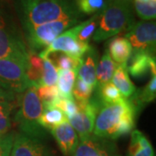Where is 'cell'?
<instances>
[{
	"mask_svg": "<svg viewBox=\"0 0 156 156\" xmlns=\"http://www.w3.org/2000/svg\"><path fill=\"white\" fill-rule=\"evenodd\" d=\"M137 112L131 101L123 98L101 107L95 122L93 134L101 138L115 140L131 133Z\"/></svg>",
	"mask_w": 156,
	"mask_h": 156,
	"instance_id": "6da1fadb",
	"label": "cell"
},
{
	"mask_svg": "<svg viewBox=\"0 0 156 156\" xmlns=\"http://www.w3.org/2000/svg\"><path fill=\"white\" fill-rule=\"evenodd\" d=\"M19 10L23 30L45 23L82 17L75 0H19Z\"/></svg>",
	"mask_w": 156,
	"mask_h": 156,
	"instance_id": "7a4b0ae2",
	"label": "cell"
},
{
	"mask_svg": "<svg viewBox=\"0 0 156 156\" xmlns=\"http://www.w3.org/2000/svg\"><path fill=\"white\" fill-rule=\"evenodd\" d=\"M130 0H108L100 12L98 24L93 35L95 42H101L128 30L134 23Z\"/></svg>",
	"mask_w": 156,
	"mask_h": 156,
	"instance_id": "3957f363",
	"label": "cell"
},
{
	"mask_svg": "<svg viewBox=\"0 0 156 156\" xmlns=\"http://www.w3.org/2000/svg\"><path fill=\"white\" fill-rule=\"evenodd\" d=\"M37 89V87L30 85L20 94L17 101L18 109L14 115V122L20 129V133L43 140L46 136V130L40 125L39 120L44 105Z\"/></svg>",
	"mask_w": 156,
	"mask_h": 156,
	"instance_id": "277c9868",
	"label": "cell"
},
{
	"mask_svg": "<svg viewBox=\"0 0 156 156\" xmlns=\"http://www.w3.org/2000/svg\"><path fill=\"white\" fill-rule=\"evenodd\" d=\"M79 23L81 21L78 18L60 19L24 30L29 50L37 53L39 50H44L58 36Z\"/></svg>",
	"mask_w": 156,
	"mask_h": 156,
	"instance_id": "5b68a950",
	"label": "cell"
},
{
	"mask_svg": "<svg viewBox=\"0 0 156 156\" xmlns=\"http://www.w3.org/2000/svg\"><path fill=\"white\" fill-rule=\"evenodd\" d=\"M94 95L89 101H76L78 111L73 116L67 118L68 122L76 132L79 139L92 134L95 128L96 115L102 106V102L96 89H94Z\"/></svg>",
	"mask_w": 156,
	"mask_h": 156,
	"instance_id": "8992f818",
	"label": "cell"
},
{
	"mask_svg": "<svg viewBox=\"0 0 156 156\" xmlns=\"http://www.w3.org/2000/svg\"><path fill=\"white\" fill-rule=\"evenodd\" d=\"M27 63L11 59H0V87L20 95L31 84L26 76Z\"/></svg>",
	"mask_w": 156,
	"mask_h": 156,
	"instance_id": "52a82bcc",
	"label": "cell"
},
{
	"mask_svg": "<svg viewBox=\"0 0 156 156\" xmlns=\"http://www.w3.org/2000/svg\"><path fill=\"white\" fill-rule=\"evenodd\" d=\"M125 37L132 46L133 52H147L154 56L156 45V24L154 21H141L133 23Z\"/></svg>",
	"mask_w": 156,
	"mask_h": 156,
	"instance_id": "ba28073f",
	"label": "cell"
},
{
	"mask_svg": "<svg viewBox=\"0 0 156 156\" xmlns=\"http://www.w3.org/2000/svg\"><path fill=\"white\" fill-rule=\"evenodd\" d=\"M89 44H84L78 42L75 28L72 27L58 36L48 47L40 51L38 56L42 59H45L52 53L61 52L73 58L81 59L89 50Z\"/></svg>",
	"mask_w": 156,
	"mask_h": 156,
	"instance_id": "9c48e42d",
	"label": "cell"
},
{
	"mask_svg": "<svg viewBox=\"0 0 156 156\" xmlns=\"http://www.w3.org/2000/svg\"><path fill=\"white\" fill-rule=\"evenodd\" d=\"M29 50L20 36L5 28L0 23V59H11L27 63Z\"/></svg>",
	"mask_w": 156,
	"mask_h": 156,
	"instance_id": "30bf717a",
	"label": "cell"
},
{
	"mask_svg": "<svg viewBox=\"0 0 156 156\" xmlns=\"http://www.w3.org/2000/svg\"><path fill=\"white\" fill-rule=\"evenodd\" d=\"M73 156H117L116 147L110 140L90 134L79 139Z\"/></svg>",
	"mask_w": 156,
	"mask_h": 156,
	"instance_id": "8fae6325",
	"label": "cell"
},
{
	"mask_svg": "<svg viewBox=\"0 0 156 156\" xmlns=\"http://www.w3.org/2000/svg\"><path fill=\"white\" fill-rule=\"evenodd\" d=\"M9 156H52L43 140L23 133L16 134Z\"/></svg>",
	"mask_w": 156,
	"mask_h": 156,
	"instance_id": "7c38bea8",
	"label": "cell"
},
{
	"mask_svg": "<svg viewBox=\"0 0 156 156\" xmlns=\"http://www.w3.org/2000/svg\"><path fill=\"white\" fill-rule=\"evenodd\" d=\"M50 133L56 140L62 153L65 156L73 155L78 145L79 137L68 120L52 128Z\"/></svg>",
	"mask_w": 156,
	"mask_h": 156,
	"instance_id": "4fadbf2b",
	"label": "cell"
},
{
	"mask_svg": "<svg viewBox=\"0 0 156 156\" xmlns=\"http://www.w3.org/2000/svg\"><path fill=\"white\" fill-rule=\"evenodd\" d=\"M129 66L127 70L134 77L140 78L145 76L148 72L156 75L155 56L147 52H133L129 59Z\"/></svg>",
	"mask_w": 156,
	"mask_h": 156,
	"instance_id": "5bb4252c",
	"label": "cell"
},
{
	"mask_svg": "<svg viewBox=\"0 0 156 156\" xmlns=\"http://www.w3.org/2000/svg\"><path fill=\"white\" fill-rule=\"evenodd\" d=\"M99 62V54L93 46H89L81 58V63L78 68L76 75L84 83L95 88L96 86V68Z\"/></svg>",
	"mask_w": 156,
	"mask_h": 156,
	"instance_id": "9a60e30c",
	"label": "cell"
},
{
	"mask_svg": "<svg viewBox=\"0 0 156 156\" xmlns=\"http://www.w3.org/2000/svg\"><path fill=\"white\" fill-rule=\"evenodd\" d=\"M108 51L112 60L117 65L127 68L128 61L133 53L130 43L125 37H116L108 44Z\"/></svg>",
	"mask_w": 156,
	"mask_h": 156,
	"instance_id": "2e32d148",
	"label": "cell"
},
{
	"mask_svg": "<svg viewBox=\"0 0 156 156\" xmlns=\"http://www.w3.org/2000/svg\"><path fill=\"white\" fill-rule=\"evenodd\" d=\"M116 63L112 60L111 56L108 50H105L103 56L98 62L96 68V86L95 88L100 89L103 85L110 83L113 75L117 68Z\"/></svg>",
	"mask_w": 156,
	"mask_h": 156,
	"instance_id": "e0dca14e",
	"label": "cell"
},
{
	"mask_svg": "<svg viewBox=\"0 0 156 156\" xmlns=\"http://www.w3.org/2000/svg\"><path fill=\"white\" fill-rule=\"evenodd\" d=\"M156 96V75L151 76L150 81L143 89L136 90L134 95L128 98L134 107L136 112H138L143 107L152 102Z\"/></svg>",
	"mask_w": 156,
	"mask_h": 156,
	"instance_id": "ac0fdd59",
	"label": "cell"
},
{
	"mask_svg": "<svg viewBox=\"0 0 156 156\" xmlns=\"http://www.w3.org/2000/svg\"><path fill=\"white\" fill-rule=\"evenodd\" d=\"M112 83L120 91L124 98L128 99L136 91V87L130 80L127 68L117 66L112 77Z\"/></svg>",
	"mask_w": 156,
	"mask_h": 156,
	"instance_id": "d6986e66",
	"label": "cell"
},
{
	"mask_svg": "<svg viewBox=\"0 0 156 156\" xmlns=\"http://www.w3.org/2000/svg\"><path fill=\"white\" fill-rule=\"evenodd\" d=\"M66 121L67 117L59 108L51 105H44L39 123L45 130H51Z\"/></svg>",
	"mask_w": 156,
	"mask_h": 156,
	"instance_id": "ffe728a7",
	"label": "cell"
},
{
	"mask_svg": "<svg viewBox=\"0 0 156 156\" xmlns=\"http://www.w3.org/2000/svg\"><path fill=\"white\" fill-rule=\"evenodd\" d=\"M44 69L43 59L33 51L29 50L26 67V76L31 85L39 87Z\"/></svg>",
	"mask_w": 156,
	"mask_h": 156,
	"instance_id": "44dd1931",
	"label": "cell"
},
{
	"mask_svg": "<svg viewBox=\"0 0 156 156\" xmlns=\"http://www.w3.org/2000/svg\"><path fill=\"white\" fill-rule=\"evenodd\" d=\"M99 16L100 12L95 14L88 20L79 23L78 24L74 26L76 30V37L79 43L89 44V40L91 37H93L97 27Z\"/></svg>",
	"mask_w": 156,
	"mask_h": 156,
	"instance_id": "7402d4cb",
	"label": "cell"
},
{
	"mask_svg": "<svg viewBox=\"0 0 156 156\" xmlns=\"http://www.w3.org/2000/svg\"><path fill=\"white\" fill-rule=\"evenodd\" d=\"M76 78L75 70H59L57 79V89L61 96L68 99H74L72 90Z\"/></svg>",
	"mask_w": 156,
	"mask_h": 156,
	"instance_id": "603a6c76",
	"label": "cell"
},
{
	"mask_svg": "<svg viewBox=\"0 0 156 156\" xmlns=\"http://www.w3.org/2000/svg\"><path fill=\"white\" fill-rule=\"evenodd\" d=\"M45 59H49L56 68L57 71L59 70H75L77 71L78 68L81 63V59H76L67 56L61 52H55L50 54Z\"/></svg>",
	"mask_w": 156,
	"mask_h": 156,
	"instance_id": "cb8c5ba5",
	"label": "cell"
},
{
	"mask_svg": "<svg viewBox=\"0 0 156 156\" xmlns=\"http://www.w3.org/2000/svg\"><path fill=\"white\" fill-rule=\"evenodd\" d=\"M14 101L0 100V135L10 132L12 127L11 112L14 108Z\"/></svg>",
	"mask_w": 156,
	"mask_h": 156,
	"instance_id": "d4e9b609",
	"label": "cell"
},
{
	"mask_svg": "<svg viewBox=\"0 0 156 156\" xmlns=\"http://www.w3.org/2000/svg\"><path fill=\"white\" fill-rule=\"evenodd\" d=\"M134 8L138 16L145 21L156 17V0H134Z\"/></svg>",
	"mask_w": 156,
	"mask_h": 156,
	"instance_id": "484cf974",
	"label": "cell"
},
{
	"mask_svg": "<svg viewBox=\"0 0 156 156\" xmlns=\"http://www.w3.org/2000/svg\"><path fill=\"white\" fill-rule=\"evenodd\" d=\"M78 11L84 15L99 13L103 10L106 0H75Z\"/></svg>",
	"mask_w": 156,
	"mask_h": 156,
	"instance_id": "4316f807",
	"label": "cell"
},
{
	"mask_svg": "<svg viewBox=\"0 0 156 156\" xmlns=\"http://www.w3.org/2000/svg\"><path fill=\"white\" fill-rule=\"evenodd\" d=\"M95 89L98 92V95L100 97L102 104L113 103V102L118 101L124 98L122 94L120 93V91L112 83H108L103 85L100 89H98V88H95Z\"/></svg>",
	"mask_w": 156,
	"mask_h": 156,
	"instance_id": "83f0119b",
	"label": "cell"
},
{
	"mask_svg": "<svg viewBox=\"0 0 156 156\" xmlns=\"http://www.w3.org/2000/svg\"><path fill=\"white\" fill-rule=\"evenodd\" d=\"M44 69L39 86H54L57 83L58 71L49 59H43Z\"/></svg>",
	"mask_w": 156,
	"mask_h": 156,
	"instance_id": "f1b7e54d",
	"label": "cell"
},
{
	"mask_svg": "<svg viewBox=\"0 0 156 156\" xmlns=\"http://www.w3.org/2000/svg\"><path fill=\"white\" fill-rule=\"evenodd\" d=\"M94 89L95 88L84 83L83 81L77 77L73 87L72 95L76 101H89L94 92Z\"/></svg>",
	"mask_w": 156,
	"mask_h": 156,
	"instance_id": "f546056e",
	"label": "cell"
},
{
	"mask_svg": "<svg viewBox=\"0 0 156 156\" xmlns=\"http://www.w3.org/2000/svg\"><path fill=\"white\" fill-rule=\"evenodd\" d=\"M37 95L40 100L42 101L43 105H51L60 95L57 86H39L37 89Z\"/></svg>",
	"mask_w": 156,
	"mask_h": 156,
	"instance_id": "4dcf8cb0",
	"label": "cell"
},
{
	"mask_svg": "<svg viewBox=\"0 0 156 156\" xmlns=\"http://www.w3.org/2000/svg\"><path fill=\"white\" fill-rule=\"evenodd\" d=\"M53 106L56 107L60 110L63 112V114L66 115L67 118L73 116L78 111V107L75 99H68L64 98L61 95L58 96V98L53 103Z\"/></svg>",
	"mask_w": 156,
	"mask_h": 156,
	"instance_id": "1f68e13d",
	"label": "cell"
},
{
	"mask_svg": "<svg viewBox=\"0 0 156 156\" xmlns=\"http://www.w3.org/2000/svg\"><path fill=\"white\" fill-rule=\"evenodd\" d=\"M15 136L16 134L14 132H9L0 135V156L10 155Z\"/></svg>",
	"mask_w": 156,
	"mask_h": 156,
	"instance_id": "d6a6232c",
	"label": "cell"
},
{
	"mask_svg": "<svg viewBox=\"0 0 156 156\" xmlns=\"http://www.w3.org/2000/svg\"><path fill=\"white\" fill-rule=\"evenodd\" d=\"M16 99V95L9 92V91H6L4 89H2L0 87V100H5V101H14Z\"/></svg>",
	"mask_w": 156,
	"mask_h": 156,
	"instance_id": "836d02e7",
	"label": "cell"
}]
</instances>
